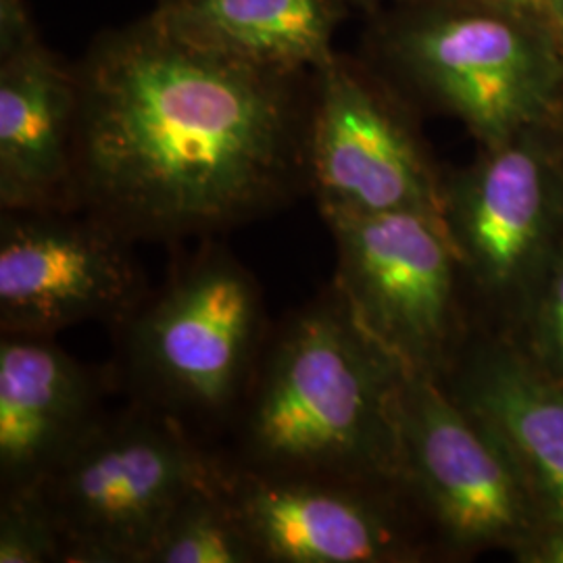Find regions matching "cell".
<instances>
[{"label":"cell","instance_id":"cell-1","mask_svg":"<svg viewBox=\"0 0 563 563\" xmlns=\"http://www.w3.org/2000/svg\"><path fill=\"white\" fill-rule=\"evenodd\" d=\"M76 80L74 211L130 242L223 232L309 188L313 74L223 53L151 11L99 34Z\"/></svg>","mask_w":563,"mask_h":563},{"label":"cell","instance_id":"cell-2","mask_svg":"<svg viewBox=\"0 0 563 563\" xmlns=\"http://www.w3.org/2000/svg\"><path fill=\"white\" fill-rule=\"evenodd\" d=\"M407 372L336 284L284 323L239 407V470L405 488Z\"/></svg>","mask_w":563,"mask_h":563},{"label":"cell","instance_id":"cell-3","mask_svg":"<svg viewBox=\"0 0 563 563\" xmlns=\"http://www.w3.org/2000/svg\"><path fill=\"white\" fill-rule=\"evenodd\" d=\"M120 328L121 374L139 402L190 430L239 411L262 360V288L236 257L207 244Z\"/></svg>","mask_w":563,"mask_h":563},{"label":"cell","instance_id":"cell-4","mask_svg":"<svg viewBox=\"0 0 563 563\" xmlns=\"http://www.w3.org/2000/svg\"><path fill=\"white\" fill-rule=\"evenodd\" d=\"M184 423L136 402L102 416L34 488L57 528L63 562L144 563L176 507L223 481Z\"/></svg>","mask_w":563,"mask_h":563},{"label":"cell","instance_id":"cell-5","mask_svg":"<svg viewBox=\"0 0 563 563\" xmlns=\"http://www.w3.org/2000/svg\"><path fill=\"white\" fill-rule=\"evenodd\" d=\"M386 59L488 146L516 139L551 101L555 69L518 23L467 0L409 9L386 27Z\"/></svg>","mask_w":563,"mask_h":563},{"label":"cell","instance_id":"cell-6","mask_svg":"<svg viewBox=\"0 0 563 563\" xmlns=\"http://www.w3.org/2000/svg\"><path fill=\"white\" fill-rule=\"evenodd\" d=\"M339 251L336 288L407 374L441 378L457 334L462 257L443 216L322 211Z\"/></svg>","mask_w":563,"mask_h":563},{"label":"cell","instance_id":"cell-7","mask_svg":"<svg viewBox=\"0 0 563 563\" xmlns=\"http://www.w3.org/2000/svg\"><path fill=\"white\" fill-rule=\"evenodd\" d=\"M402 476L457 551L523 539L537 509L497 437L441 378L407 374L401 397Z\"/></svg>","mask_w":563,"mask_h":563},{"label":"cell","instance_id":"cell-8","mask_svg":"<svg viewBox=\"0 0 563 563\" xmlns=\"http://www.w3.org/2000/svg\"><path fill=\"white\" fill-rule=\"evenodd\" d=\"M132 242L81 211H2V334L121 323L146 297Z\"/></svg>","mask_w":563,"mask_h":563},{"label":"cell","instance_id":"cell-9","mask_svg":"<svg viewBox=\"0 0 563 563\" xmlns=\"http://www.w3.org/2000/svg\"><path fill=\"white\" fill-rule=\"evenodd\" d=\"M309 190L320 211H423L444 218V188L378 81L334 55L313 71Z\"/></svg>","mask_w":563,"mask_h":563},{"label":"cell","instance_id":"cell-10","mask_svg":"<svg viewBox=\"0 0 563 563\" xmlns=\"http://www.w3.org/2000/svg\"><path fill=\"white\" fill-rule=\"evenodd\" d=\"M230 470V493L260 562L384 563L413 555L388 501L393 488Z\"/></svg>","mask_w":563,"mask_h":563},{"label":"cell","instance_id":"cell-11","mask_svg":"<svg viewBox=\"0 0 563 563\" xmlns=\"http://www.w3.org/2000/svg\"><path fill=\"white\" fill-rule=\"evenodd\" d=\"M555 216L553 172L528 141L490 146L444 188V222L462 265L488 290H505L532 272Z\"/></svg>","mask_w":563,"mask_h":563},{"label":"cell","instance_id":"cell-12","mask_svg":"<svg viewBox=\"0 0 563 563\" xmlns=\"http://www.w3.org/2000/svg\"><path fill=\"white\" fill-rule=\"evenodd\" d=\"M76 65L42 38L0 55L2 211H74Z\"/></svg>","mask_w":563,"mask_h":563},{"label":"cell","instance_id":"cell-13","mask_svg":"<svg viewBox=\"0 0 563 563\" xmlns=\"http://www.w3.org/2000/svg\"><path fill=\"white\" fill-rule=\"evenodd\" d=\"M99 378L48 336L0 341V484L34 488L101 422Z\"/></svg>","mask_w":563,"mask_h":563},{"label":"cell","instance_id":"cell-14","mask_svg":"<svg viewBox=\"0 0 563 563\" xmlns=\"http://www.w3.org/2000/svg\"><path fill=\"white\" fill-rule=\"evenodd\" d=\"M455 401L497 437L549 526H563V386L504 351L465 367Z\"/></svg>","mask_w":563,"mask_h":563},{"label":"cell","instance_id":"cell-15","mask_svg":"<svg viewBox=\"0 0 563 563\" xmlns=\"http://www.w3.org/2000/svg\"><path fill=\"white\" fill-rule=\"evenodd\" d=\"M342 0H157L153 13L181 34L263 67L313 74L336 55Z\"/></svg>","mask_w":563,"mask_h":563},{"label":"cell","instance_id":"cell-16","mask_svg":"<svg viewBox=\"0 0 563 563\" xmlns=\"http://www.w3.org/2000/svg\"><path fill=\"white\" fill-rule=\"evenodd\" d=\"M232 472V470H230ZM251 541L230 493V474L181 501L155 539L144 563H255Z\"/></svg>","mask_w":563,"mask_h":563},{"label":"cell","instance_id":"cell-17","mask_svg":"<svg viewBox=\"0 0 563 563\" xmlns=\"http://www.w3.org/2000/svg\"><path fill=\"white\" fill-rule=\"evenodd\" d=\"M48 562H63V549L38 490H2L0 563Z\"/></svg>","mask_w":563,"mask_h":563},{"label":"cell","instance_id":"cell-18","mask_svg":"<svg viewBox=\"0 0 563 563\" xmlns=\"http://www.w3.org/2000/svg\"><path fill=\"white\" fill-rule=\"evenodd\" d=\"M534 349L544 374L563 384V257L547 284L534 320Z\"/></svg>","mask_w":563,"mask_h":563},{"label":"cell","instance_id":"cell-19","mask_svg":"<svg viewBox=\"0 0 563 563\" xmlns=\"http://www.w3.org/2000/svg\"><path fill=\"white\" fill-rule=\"evenodd\" d=\"M41 38L25 0H0V55Z\"/></svg>","mask_w":563,"mask_h":563},{"label":"cell","instance_id":"cell-20","mask_svg":"<svg viewBox=\"0 0 563 563\" xmlns=\"http://www.w3.org/2000/svg\"><path fill=\"white\" fill-rule=\"evenodd\" d=\"M520 555L523 562L563 563V526H549L541 537L523 541Z\"/></svg>","mask_w":563,"mask_h":563},{"label":"cell","instance_id":"cell-21","mask_svg":"<svg viewBox=\"0 0 563 563\" xmlns=\"http://www.w3.org/2000/svg\"><path fill=\"white\" fill-rule=\"evenodd\" d=\"M474 4H481L486 9L493 11H501V13H509V11H530V9H539V7H549L551 0H467Z\"/></svg>","mask_w":563,"mask_h":563},{"label":"cell","instance_id":"cell-22","mask_svg":"<svg viewBox=\"0 0 563 563\" xmlns=\"http://www.w3.org/2000/svg\"><path fill=\"white\" fill-rule=\"evenodd\" d=\"M549 9L553 11V15H555V20L560 23V30H562L563 34V0H551Z\"/></svg>","mask_w":563,"mask_h":563},{"label":"cell","instance_id":"cell-23","mask_svg":"<svg viewBox=\"0 0 563 563\" xmlns=\"http://www.w3.org/2000/svg\"><path fill=\"white\" fill-rule=\"evenodd\" d=\"M349 9L351 7H374V4H378L380 0H342Z\"/></svg>","mask_w":563,"mask_h":563}]
</instances>
